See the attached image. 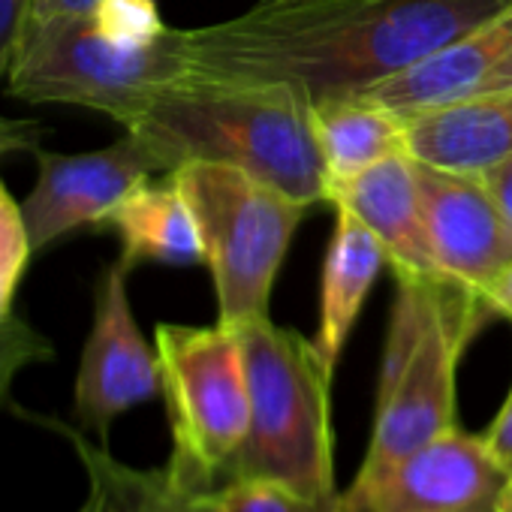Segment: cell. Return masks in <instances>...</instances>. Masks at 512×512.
<instances>
[{"label":"cell","mask_w":512,"mask_h":512,"mask_svg":"<svg viewBox=\"0 0 512 512\" xmlns=\"http://www.w3.org/2000/svg\"><path fill=\"white\" fill-rule=\"evenodd\" d=\"M509 0H260L247 13L187 31L181 85H284L302 100L359 94Z\"/></svg>","instance_id":"1"},{"label":"cell","mask_w":512,"mask_h":512,"mask_svg":"<svg viewBox=\"0 0 512 512\" xmlns=\"http://www.w3.org/2000/svg\"><path fill=\"white\" fill-rule=\"evenodd\" d=\"M166 166L223 163L281 187L302 205L329 199V169L311 133L308 100L284 85H175L127 127Z\"/></svg>","instance_id":"2"},{"label":"cell","mask_w":512,"mask_h":512,"mask_svg":"<svg viewBox=\"0 0 512 512\" xmlns=\"http://www.w3.org/2000/svg\"><path fill=\"white\" fill-rule=\"evenodd\" d=\"M250 425L226 473L272 479L302 494H335L332 467V374L314 341L269 317L241 323Z\"/></svg>","instance_id":"3"},{"label":"cell","mask_w":512,"mask_h":512,"mask_svg":"<svg viewBox=\"0 0 512 512\" xmlns=\"http://www.w3.org/2000/svg\"><path fill=\"white\" fill-rule=\"evenodd\" d=\"M488 314L446 284H398L377 416L356 485L455 428V371L470 335Z\"/></svg>","instance_id":"4"},{"label":"cell","mask_w":512,"mask_h":512,"mask_svg":"<svg viewBox=\"0 0 512 512\" xmlns=\"http://www.w3.org/2000/svg\"><path fill=\"white\" fill-rule=\"evenodd\" d=\"M169 175L181 187L202 235L217 323L238 329L247 320L269 317L275 278L308 205L223 163L193 160Z\"/></svg>","instance_id":"5"},{"label":"cell","mask_w":512,"mask_h":512,"mask_svg":"<svg viewBox=\"0 0 512 512\" xmlns=\"http://www.w3.org/2000/svg\"><path fill=\"white\" fill-rule=\"evenodd\" d=\"M187 79V31L130 46L106 37L91 16L61 19L28 37L13 58L7 88L25 103L82 106L124 130L157 94Z\"/></svg>","instance_id":"6"},{"label":"cell","mask_w":512,"mask_h":512,"mask_svg":"<svg viewBox=\"0 0 512 512\" xmlns=\"http://www.w3.org/2000/svg\"><path fill=\"white\" fill-rule=\"evenodd\" d=\"M163 404L172 431L169 479L217 491L247 437L250 392L235 329L160 323L154 329Z\"/></svg>","instance_id":"7"},{"label":"cell","mask_w":512,"mask_h":512,"mask_svg":"<svg viewBox=\"0 0 512 512\" xmlns=\"http://www.w3.org/2000/svg\"><path fill=\"white\" fill-rule=\"evenodd\" d=\"M130 272L133 269L121 256L103 266L94 287V317L73 386L76 428L97 434L100 443H106L115 419L163 392L157 347H151L142 335L130 305Z\"/></svg>","instance_id":"8"},{"label":"cell","mask_w":512,"mask_h":512,"mask_svg":"<svg viewBox=\"0 0 512 512\" xmlns=\"http://www.w3.org/2000/svg\"><path fill=\"white\" fill-rule=\"evenodd\" d=\"M37 181L22 202L34 253L55 247L79 229H100L103 217L142 181L166 175L160 157L127 133L97 151L58 154L37 148Z\"/></svg>","instance_id":"9"},{"label":"cell","mask_w":512,"mask_h":512,"mask_svg":"<svg viewBox=\"0 0 512 512\" xmlns=\"http://www.w3.org/2000/svg\"><path fill=\"white\" fill-rule=\"evenodd\" d=\"M509 482L485 437L455 425L380 479L353 482L341 497L347 512H500Z\"/></svg>","instance_id":"10"},{"label":"cell","mask_w":512,"mask_h":512,"mask_svg":"<svg viewBox=\"0 0 512 512\" xmlns=\"http://www.w3.org/2000/svg\"><path fill=\"white\" fill-rule=\"evenodd\" d=\"M431 256L440 278L485 314V296L512 266V226L479 175L416 163Z\"/></svg>","instance_id":"11"},{"label":"cell","mask_w":512,"mask_h":512,"mask_svg":"<svg viewBox=\"0 0 512 512\" xmlns=\"http://www.w3.org/2000/svg\"><path fill=\"white\" fill-rule=\"evenodd\" d=\"M512 61V7L494 13L461 37L443 43L407 70L359 91L377 106L407 118L485 94Z\"/></svg>","instance_id":"12"},{"label":"cell","mask_w":512,"mask_h":512,"mask_svg":"<svg viewBox=\"0 0 512 512\" xmlns=\"http://www.w3.org/2000/svg\"><path fill=\"white\" fill-rule=\"evenodd\" d=\"M326 202L350 208L371 229L398 284H446L431 256L419 172L410 154H392L332 184Z\"/></svg>","instance_id":"13"},{"label":"cell","mask_w":512,"mask_h":512,"mask_svg":"<svg viewBox=\"0 0 512 512\" xmlns=\"http://www.w3.org/2000/svg\"><path fill=\"white\" fill-rule=\"evenodd\" d=\"M404 142L416 163L482 175L512 157V88L407 118Z\"/></svg>","instance_id":"14"},{"label":"cell","mask_w":512,"mask_h":512,"mask_svg":"<svg viewBox=\"0 0 512 512\" xmlns=\"http://www.w3.org/2000/svg\"><path fill=\"white\" fill-rule=\"evenodd\" d=\"M100 232L118 235L121 260L130 269L142 263L205 266V247L196 217L169 172L160 181L148 178L133 187L103 217Z\"/></svg>","instance_id":"15"},{"label":"cell","mask_w":512,"mask_h":512,"mask_svg":"<svg viewBox=\"0 0 512 512\" xmlns=\"http://www.w3.org/2000/svg\"><path fill=\"white\" fill-rule=\"evenodd\" d=\"M386 266V253L371 229L350 211L335 205V232L329 241L323 266V299H320V329L314 347L335 377L347 338L356 326V317Z\"/></svg>","instance_id":"16"},{"label":"cell","mask_w":512,"mask_h":512,"mask_svg":"<svg viewBox=\"0 0 512 512\" xmlns=\"http://www.w3.org/2000/svg\"><path fill=\"white\" fill-rule=\"evenodd\" d=\"M308 118L314 142L329 169V187L392 154H407V121L362 94L308 103Z\"/></svg>","instance_id":"17"},{"label":"cell","mask_w":512,"mask_h":512,"mask_svg":"<svg viewBox=\"0 0 512 512\" xmlns=\"http://www.w3.org/2000/svg\"><path fill=\"white\" fill-rule=\"evenodd\" d=\"M22 416L37 425H46L49 431L61 434L73 446L88 476V497L97 500L100 512H154L151 506L154 470H136V467L121 464L118 458H112L106 443H91L88 434L76 425L58 422L52 416L28 413V410H22Z\"/></svg>","instance_id":"18"},{"label":"cell","mask_w":512,"mask_h":512,"mask_svg":"<svg viewBox=\"0 0 512 512\" xmlns=\"http://www.w3.org/2000/svg\"><path fill=\"white\" fill-rule=\"evenodd\" d=\"M214 494L223 512H347L341 491L317 497L272 479H229Z\"/></svg>","instance_id":"19"},{"label":"cell","mask_w":512,"mask_h":512,"mask_svg":"<svg viewBox=\"0 0 512 512\" xmlns=\"http://www.w3.org/2000/svg\"><path fill=\"white\" fill-rule=\"evenodd\" d=\"M34 256L22 202L0 181V329L16 317V293Z\"/></svg>","instance_id":"20"},{"label":"cell","mask_w":512,"mask_h":512,"mask_svg":"<svg viewBox=\"0 0 512 512\" xmlns=\"http://www.w3.org/2000/svg\"><path fill=\"white\" fill-rule=\"evenodd\" d=\"M88 16L106 37L130 46L154 43L169 31L157 0H100Z\"/></svg>","instance_id":"21"},{"label":"cell","mask_w":512,"mask_h":512,"mask_svg":"<svg viewBox=\"0 0 512 512\" xmlns=\"http://www.w3.org/2000/svg\"><path fill=\"white\" fill-rule=\"evenodd\" d=\"M55 359L52 341L28 323L22 314H16L4 329H0V401H7L16 377L34 365H46Z\"/></svg>","instance_id":"22"},{"label":"cell","mask_w":512,"mask_h":512,"mask_svg":"<svg viewBox=\"0 0 512 512\" xmlns=\"http://www.w3.org/2000/svg\"><path fill=\"white\" fill-rule=\"evenodd\" d=\"M151 506H154V512H223L214 491L187 488V485L169 479L166 470H154Z\"/></svg>","instance_id":"23"},{"label":"cell","mask_w":512,"mask_h":512,"mask_svg":"<svg viewBox=\"0 0 512 512\" xmlns=\"http://www.w3.org/2000/svg\"><path fill=\"white\" fill-rule=\"evenodd\" d=\"M100 0H31V7L22 19V28H19V43L16 49L34 37L37 31H43L46 25L52 22H61V19H76V16H85L91 13Z\"/></svg>","instance_id":"24"},{"label":"cell","mask_w":512,"mask_h":512,"mask_svg":"<svg viewBox=\"0 0 512 512\" xmlns=\"http://www.w3.org/2000/svg\"><path fill=\"white\" fill-rule=\"evenodd\" d=\"M46 127L34 118H10L0 112V163L13 154H34L43 148Z\"/></svg>","instance_id":"25"},{"label":"cell","mask_w":512,"mask_h":512,"mask_svg":"<svg viewBox=\"0 0 512 512\" xmlns=\"http://www.w3.org/2000/svg\"><path fill=\"white\" fill-rule=\"evenodd\" d=\"M22 16H25L22 0H0V82L10 76V67H13V58H16Z\"/></svg>","instance_id":"26"},{"label":"cell","mask_w":512,"mask_h":512,"mask_svg":"<svg viewBox=\"0 0 512 512\" xmlns=\"http://www.w3.org/2000/svg\"><path fill=\"white\" fill-rule=\"evenodd\" d=\"M482 437H485L488 449L494 452V458L503 464V470L512 476V389H509V395H506L500 413L494 416L491 428H488Z\"/></svg>","instance_id":"27"},{"label":"cell","mask_w":512,"mask_h":512,"mask_svg":"<svg viewBox=\"0 0 512 512\" xmlns=\"http://www.w3.org/2000/svg\"><path fill=\"white\" fill-rule=\"evenodd\" d=\"M479 178L485 181V187L491 190V196L497 199V205L503 208V214H506V220L512 226V157L500 160L497 166H491Z\"/></svg>","instance_id":"28"},{"label":"cell","mask_w":512,"mask_h":512,"mask_svg":"<svg viewBox=\"0 0 512 512\" xmlns=\"http://www.w3.org/2000/svg\"><path fill=\"white\" fill-rule=\"evenodd\" d=\"M485 305H488L491 314H500V317H506L512 323V266L494 281V287L485 296Z\"/></svg>","instance_id":"29"},{"label":"cell","mask_w":512,"mask_h":512,"mask_svg":"<svg viewBox=\"0 0 512 512\" xmlns=\"http://www.w3.org/2000/svg\"><path fill=\"white\" fill-rule=\"evenodd\" d=\"M506 88H512V61H509V64L494 76V82L488 85V91H506ZM488 91H485V94H488Z\"/></svg>","instance_id":"30"},{"label":"cell","mask_w":512,"mask_h":512,"mask_svg":"<svg viewBox=\"0 0 512 512\" xmlns=\"http://www.w3.org/2000/svg\"><path fill=\"white\" fill-rule=\"evenodd\" d=\"M500 512H512V482L506 485V491L500 497Z\"/></svg>","instance_id":"31"},{"label":"cell","mask_w":512,"mask_h":512,"mask_svg":"<svg viewBox=\"0 0 512 512\" xmlns=\"http://www.w3.org/2000/svg\"><path fill=\"white\" fill-rule=\"evenodd\" d=\"M79 512H100V506H97V500L94 497H85V503H82V509Z\"/></svg>","instance_id":"32"},{"label":"cell","mask_w":512,"mask_h":512,"mask_svg":"<svg viewBox=\"0 0 512 512\" xmlns=\"http://www.w3.org/2000/svg\"><path fill=\"white\" fill-rule=\"evenodd\" d=\"M22 7H25V13H28V7H31V0H22ZM25 19V16H22Z\"/></svg>","instance_id":"33"},{"label":"cell","mask_w":512,"mask_h":512,"mask_svg":"<svg viewBox=\"0 0 512 512\" xmlns=\"http://www.w3.org/2000/svg\"><path fill=\"white\" fill-rule=\"evenodd\" d=\"M509 7H512V0H509Z\"/></svg>","instance_id":"34"},{"label":"cell","mask_w":512,"mask_h":512,"mask_svg":"<svg viewBox=\"0 0 512 512\" xmlns=\"http://www.w3.org/2000/svg\"><path fill=\"white\" fill-rule=\"evenodd\" d=\"M0 404H4V401H0Z\"/></svg>","instance_id":"35"}]
</instances>
